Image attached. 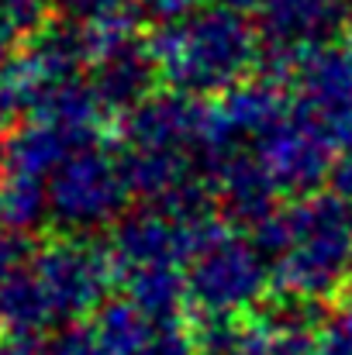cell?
<instances>
[{
    "label": "cell",
    "instance_id": "6da1fadb",
    "mask_svg": "<svg viewBox=\"0 0 352 355\" xmlns=\"http://www.w3.org/2000/svg\"><path fill=\"white\" fill-rule=\"evenodd\" d=\"M252 238L273 252V290L294 307L335 297L352 276V211L335 193L287 200Z\"/></svg>",
    "mask_w": 352,
    "mask_h": 355
},
{
    "label": "cell",
    "instance_id": "7a4b0ae2",
    "mask_svg": "<svg viewBox=\"0 0 352 355\" xmlns=\"http://www.w3.org/2000/svg\"><path fill=\"white\" fill-rule=\"evenodd\" d=\"M145 49L159 80L190 97H221L225 90L252 80V69L266 59L259 28L249 14L228 3L204 7L187 21L159 24L145 38Z\"/></svg>",
    "mask_w": 352,
    "mask_h": 355
},
{
    "label": "cell",
    "instance_id": "3957f363",
    "mask_svg": "<svg viewBox=\"0 0 352 355\" xmlns=\"http://www.w3.org/2000/svg\"><path fill=\"white\" fill-rule=\"evenodd\" d=\"M131 197L124 155L101 145L73 148L49 180V214L73 235H87L104 225L115 228Z\"/></svg>",
    "mask_w": 352,
    "mask_h": 355
},
{
    "label": "cell",
    "instance_id": "277c9868",
    "mask_svg": "<svg viewBox=\"0 0 352 355\" xmlns=\"http://www.w3.org/2000/svg\"><path fill=\"white\" fill-rule=\"evenodd\" d=\"M266 290H273V269L262 262V248L228 225L187 266V297L201 318L249 314Z\"/></svg>",
    "mask_w": 352,
    "mask_h": 355
},
{
    "label": "cell",
    "instance_id": "5b68a950",
    "mask_svg": "<svg viewBox=\"0 0 352 355\" xmlns=\"http://www.w3.org/2000/svg\"><path fill=\"white\" fill-rule=\"evenodd\" d=\"M28 266L35 269L59 324L97 314L117 279L111 252L87 238H56L35 248Z\"/></svg>",
    "mask_w": 352,
    "mask_h": 355
},
{
    "label": "cell",
    "instance_id": "8992f818",
    "mask_svg": "<svg viewBox=\"0 0 352 355\" xmlns=\"http://www.w3.org/2000/svg\"><path fill=\"white\" fill-rule=\"evenodd\" d=\"M255 155H259L266 176L273 180V187L280 190V197L287 193L294 200L318 193V187L325 180H332V173L339 166L335 141L301 111H294L266 138H259Z\"/></svg>",
    "mask_w": 352,
    "mask_h": 355
},
{
    "label": "cell",
    "instance_id": "52a82bcc",
    "mask_svg": "<svg viewBox=\"0 0 352 355\" xmlns=\"http://www.w3.org/2000/svg\"><path fill=\"white\" fill-rule=\"evenodd\" d=\"M294 111L297 107L290 104V87L273 80V76L245 80V83H238L232 90H225L218 101H208L204 162H211L221 152L242 148V141L266 138Z\"/></svg>",
    "mask_w": 352,
    "mask_h": 355
},
{
    "label": "cell",
    "instance_id": "ba28073f",
    "mask_svg": "<svg viewBox=\"0 0 352 355\" xmlns=\"http://www.w3.org/2000/svg\"><path fill=\"white\" fill-rule=\"evenodd\" d=\"M124 148H180L204 155L208 141V101L190 94H152L131 114L121 118Z\"/></svg>",
    "mask_w": 352,
    "mask_h": 355
},
{
    "label": "cell",
    "instance_id": "9c48e42d",
    "mask_svg": "<svg viewBox=\"0 0 352 355\" xmlns=\"http://www.w3.org/2000/svg\"><path fill=\"white\" fill-rule=\"evenodd\" d=\"M204 166H208V183H211V193H215L218 207L225 211L228 221L242 225L249 235L283 207L280 190L266 176L255 152L232 148V152L215 155Z\"/></svg>",
    "mask_w": 352,
    "mask_h": 355
},
{
    "label": "cell",
    "instance_id": "30bf717a",
    "mask_svg": "<svg viewBox=\"0 0 352 355\" xmlns=\"http://www.w3.org/2000/svg\"><path fill=\"white\" fill-rule=\"evenodd\" d=\"M83 66H90V62H87L80 28L76 24L73 28H52L49 24L45 31L28 38L24 52L7 66V73L17 83L21 101L28 104L35 94H42L49 87H59L66 80H76Z\"/></svg>",
    "mask_w": 352,
    "mask_h": 355
},
{
    "label": "cell",
    "instance_id": "8fae6325",
    "mask_svg": "<svg viewBox=\"0 0 352 355\" xmlns=\"http://www.w3.org/2000/svg\"><path fill=\"white\" fill-rule=\"evenodd\" d=\"M242 14H255L269 45L304 49L325 42V35L342 21L346 0H225Z\"/></svg>",
    "mask_w": 352,
    "mask_h": 355
},
{
    "label": "cell",
    "instance_id": "7c38bea8",
    "mask_svg": "<svg viewBox=\"0 0 352 355\" xmlns=\"http://www.w3.org/2000/svg\"><path fill=\"white\" fill-rule=\"evenodd\" d=\"M24 107H28L31 121H42V124L62 131L76 148L90 145L108 128V118H111V111L104 107L94 80H83V76L35 94Z\"/></svg>",
    "mask_w": 352,
    "mask_h": 355
},
{
    "label": "cell",
    "instance_id": "4fadbf2b",
    "mask_svg": "<svg viewBox=\"0 0 352 355\" xmlns=\"http://www.w3.org/2000/svg\"><path fill=\"white\" fill-rule=\"evenodd\" d=\"M31 259V255H28ZM59 324L35 269L24 262L0 283V335L10 342H38Z\"/></svg>",
    "mask_w": 352,
    "mask_h": 355
},
{
    "label": "cell",
    "instance_id": "5bb4252c",
    "mask_svg": "<svg viewBox=\"0 0 352 355\" xmlns=\"http://www.w3.org/2000/svg\"><path fill=\"white\" fill-rule=\"evenodd\" d=\"M159 80L145 42L128 45L124 52H117L111 59L94 66V87L104 101V107L111 114H131L138 104H145L152 97V83Z\"/></svg>",
    "mask_w": 352,
    "mask_h": 355
},
{
    "label": "cell",
    "instance_id": "9a60e30c",
    "mask_svg": "<svg viewBox=\"0 0 352 355\" xmlns=\"http://www.w3.org/2000/svg\"><path fill=\"white\" fill-rule=\"evenodd\" d=\"M76 145L62 131H56L42 121H28L17 131H10V138L3 145V176L49 183L52 173L66 162V155Z\"/></svg>",
    "mask_w": 352,
    "mask_h": 355
},
{
    "label": "cell",
    "instance_id": "2e32d148",
    "mask_svg": "<svg viewBox=\"0 0 352 355\" xmlns=\"http://www.w3.org/2000/svg\"><path fill=\"white\" fill-rule=\"evenodd\" d=\"M156 328H159L156 314H149L135 300L121 297V300H111L97 311L90 331L108 355H142L149 349Z\"/></svg>",
    "mask_w": 352,
    "mask_h": 355
},
{
    "label": "cell",
    "instance_id": "e0dca14e",
    "mask_svg": "<svg viewBox=\"0 0 352 355\" xmlns=\"http://www.w3.org/2000/svg\"><path fill=\"white\" fill-rule=\"evenodd\" d=\"M124 297L145 307L156 318H176L187 297V269L183 266H149L121 276Z\"/></svg>",
    "mask_w": 352,
    "mask_h": 355
},
{
    "label": "cell",
    "instance_id": "ac0fdd59",
    "mask_svg": "<svg viewBox=\"0 0 352 355\" xmlns=\"http://www.w3.org/2000/svg\"><path fill=\"white\" fill-rule=\"evenodd\" d=\"M49 214V183L35 180H0V225L10 235H28L35 232Z\"/></svg>",
    "mask_w": 352,
    "mask_h": 355
},
{
    "label": "cell",
    "instance_id": "d6986e66",
    "mask_svg": "<svg viewBox=\"0 0 352 355\" xmlns=\"http://www.w3.org/2000/svg\"><path fill=\"white\" fill-rule=\"evenodd\" d=\"M56 0H0V21L14 31V35H38L49 28V14H52Z\"/></svg>",
    "mask_w": 352,
    "mask_h": 355
},
{
    "label": "cell",
    "instance_id": "ffe728a7",
    "mask_svg": "<svg viewBox=\"0 0 352 355\" xmlns=\"http://www.w3.org/2000/svg\"><path fill=\"white\" fill-rule=\"evenodd\" d=\"M315 355H352V293L339 300V307L318 328Z\"/></svg>",
    "mask_w": 352,
    "mask_h": 355
},
{
    "label": "cell",
    "instance_id": "44dd1931",
    "mask_svg": "<svg viewBox=\"0 0 352 355\" xmlns=\"http://www.w3.org/2000/svg\"><path fill=\"white\" fill-rule=\"evenodd\" d=\"M35 355H108V352L97 345L94 331H83V328H66V331L52 335L45 345H38V349H35Z\"/></svg>",
    "mask_w": 352,
    "mask_h": 355
},
{
    "label": "cell",
    "instance_id": "7402d4cb",
    "mask_svg": "<svg viewBox=\"0 0 352 355\" xmlns=\"http://www.w3.org/2000/svg\"><path fill=\"white\" fill-rule=\"evenodd\" d=\"M56 7L73 24H90V21L111 17V14H121V10H131L128 0H56Z\"/></svg>",
    "mask_w": 352,
    "mask_h": 355
},
{
    "label": "cell",
    "instance_id": "603a6c76",
    "mask_svg": "<svg viewBox=\"0 0 352 355\" xmlns=\"http://www.w3.org/2000/svg\"><path fill=\"white\" fill-rule=\"evenodd\" d=\"M208 0H138V7L156 17L159 24H173V21H187L194 17L197 10H204Z\"/></svg>",
    "mask_w": 352,
    "mask_h": 355
},
{
    "label": "cell",
    "instance_id": "cb8c5ba5",
    "mask_svg": "<svg viewBox=\"0 0 352 355\" xmlns=\"http://www.w3.org/2000/svg\"><path fill=\"white\" fill-rule=\"evenodd\" d=\"M17 107H24V101H21V90H17V83L10 80V73L7 69H0V155H3V145H7V128H10V118L17 114Z\"/></svg>",
    "mask_w": 352,
    "mask_h": 355
},
{
    "label": "cell",
    "instance_id": "d4e9b609",
    "mask_svg": "<svg viewBox=\"0 0 352 355\" xmlns=\"http://www.w3.org/2000/svg\"><path fill=\"white\" fill-rule=\"evenodd\" d=\"M28 241H24V235H0V283L10 276V272H17L24 262H28Z\"/></svg>",
    "mask_w": 352,
    "mask_h": 355
},
{
    "label": "cell",
    "instance_id": "484cf974",
    "mask_svg": "<svg viewBox=\"0 0 352 355\" xmlns=\"http://www.w3.org/2000/svg\"><path fill=\"white\" fill-rule=\"evenodd\" d=\"M332 193L352 211V152H346L332 173Z\"/></svg>",
    "mask_w": 352,
    "mask_h": 355
},
{
    "label": "cell",
    "instance_id": "4316f807",
    "mask_svg": "<svg viewBox=\"0 0 352 355\" xmlns=\"http://www.w3.org/2000/svg\"><path fill=\"white\" fill-rule=\"evenodd\" d=\"M14 38H17V35H14V31L0 21V66L7 62V55H10V42H14Z\"/></svg>",
    "mask_w": 352,
    "mask_h": 355
},
{
    "label": "cell",
    "instance_id": "83f0119b",
    "mask_svg": "<svg viewBox=\"0 0 352 355\" xmlns=\"http://www.w3.org/2000/svg\"><path fill=\"white\" fill-rule=\"evenodd\" d=\"M346 45H349V49H352V14H349V17H346Z\"/></svg>",
    "mask_w": 352,
    "mask_h": 355
}]
</instances>
